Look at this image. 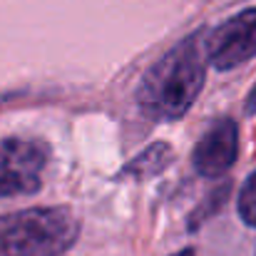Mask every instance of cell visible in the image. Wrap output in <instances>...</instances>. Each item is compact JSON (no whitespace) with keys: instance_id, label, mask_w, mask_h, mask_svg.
<instances>
[{"instance_id":"5","label":"cell","mask_w":256,"mask_h":256,"mask_svg":"<svg viewBox=\"0 0 256 256\" xmlns=\"http://www.w3.org/2000/svg\"><path fill=\"white\" fill-rule=\"evenodd\" d=\"M239 154V127L234 120H216L196 142L192 164L202 176H222L232 170Z\"/></svg>"},{"instance_id":"9","label":"cell","mask_w":256,"mask_h":256,"mask_svg":"<svg viewBox=\"0 0 256 256\" xmlns=\"http://www.w3.org/2000/svg\"><path fill=\"white\" fill-rule=\"evenodd\" d=\"M246 112L249 114H256V85L252 90V94H249V100H246Z\"/></svg>"},{"instance_id":"4","label":"cell","mask_w":256,"mask_h":256,"mask_svg":"<svg viewBox=\"0 0 256 256\" xmlns=\"http://www.w3.org/2000/svg\"><path fill=\"white\" fill-rule=\"evenodd\" d=\"M206 60L212 68L226 72L256 55V8L242 10L224 20L204 40Z\"/></svg>"},{"instance_id":"6","label":"cell","mask_w":256,"mask_h":256,"mask_svg":"<svg viewBox=\"0 0 256 256\" xmlns=\"http://www.w3.org/2000/svg\"><path fill=\"white\" fill-rule=\"evenodd\" d=\"M170 160H172L170 144H152L137 160H132L124 167V174H152V172L162 170L164 164H170Z\"/></svg>"},{"instance_id":"10","label":"cell","mask_w":256,"mask_h":256,"mask_svg":"<svg viewBox=\"0 0 256 256\" xmlns=\"http://www.w3.org/2000/svg\"><path fill=\"white\" fill-rule=\"evenodd\" d=\"M172 256H194V252L192 249H182V252H176V254H172Z\"/></svg>"},{"instance_id":"2","label":"cell","mask_w":256,"mask_h":256,"mask_svg":"<svg viewBox=\"0 0 256 256\" xmlns=\"http://www.w3.org/2000/svg\"><path fill=\"white\" fill-rule=\"evenodd\" d=\"M80 236L65 206H32L0 216V256H62Z\"/></svg>"},{"instance_id":"7","label":"cell","mask_w":256,"mask_h":256,"mask_svg":"<svg viewBox=\"0 0 256 256\" xmlns=\"http://www.w3.org/2000/svg\"><path fill=\"white\" fill-rule=\"evenodd\" d=\"M239 216L244 219V224L256 229V172L244 182L239 192Z\"/></svg>"},{"instance_id":"1","label":"cell","mask_w":256,"mask_h":256,"mask_svg":"<svg viewBox=\"0 0 256 256\" xmlns=\"http://www.w3.org/2000/svg\"><path fill=\"white\" fill-rule=\"evenodd\" d=\"M202 35H192L164 52L142 78L137 102L152 120H176L189 112L206 80Z\"/></svg>"},{"instance_id":"3","label":"cell","mask_w":256,"mask_h":256,"mask_svg":"<svg viewBox=\"0 0 256 256\" xmlns=\"http://www.w3.org/2000/svg\"><path fill=\"white\" fill-rule=\"evenodd\" d=\"M48 147L38 140L10 137L0 142V196L35 194L42 184Z\"/></svg>"},{"instance_id":"8","label":"cell","mask_w":256,"mask_h":256,"mask_svg":"<svg viewBox=\"0 0 256 256\" xmlns=\"http://www.w3.org/2000/svg\"><path fill=\"white\" fill-rule=\"evenodd\" d=\"M229 199V184H224V186H219V189H214L212 192V196H209V202L206 204H202V206H196V214L192 216V222H189V229H196L199 226V222L202 219H206V216H212L224 202Z\"/></svg>"}]
</instances>
